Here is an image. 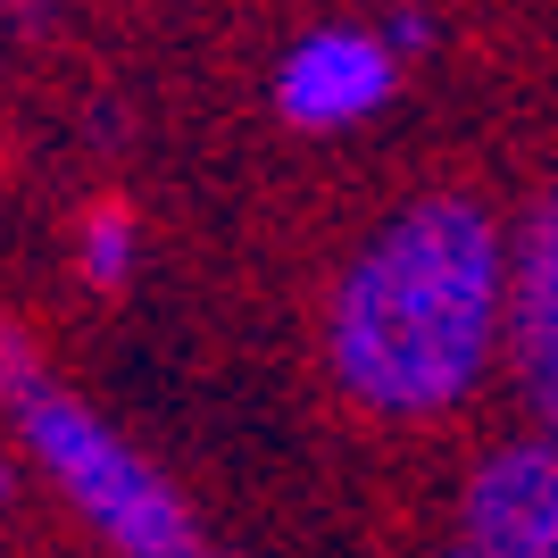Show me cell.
Instances as JSON below:
<instances>
[{
	"label": "cell",
	"instance_id": "3",
	"mask_svg": "<svg viewBox=\"0 0 558 558\" xmlns=\"http://www.w3.org/2000/svg\"><path fill=\"white\" fill-rule=\"evenodd\" d=\"M459 542L475 558H558V442H500L459 500Z\"/></svg>",
	"mask_w": 558,
	"mask_h": 558
},
{
	"label": "cell",
	"instance_id": "2",
	"mask_svg": "<svg viewBox=\"0 0 558 558\" xmlns=\"http://www.w3.org/2000/svg\"><path fill=\"white\" fill-rule=\"evenodd\" d=\"M0 400H9V417H17L34 466L68 492V509L84 517L117 558H201L192 509L175 500V484H167L125 434H109L75 392H59V384L34 367V375H17Z\"/></svg>",
	"mask_w": 558,
	"mask_h": 558
},
{
	"label": "cell",
	"instance_id": "1",
	"mask_svg": "<svg viewBox=\"0 0 558 558\" xmlns=\"http://www.w3.org/2000/svg\"><path fill=\"white\" fill-rule=\"evenodd\" d=\"M509 342V233L484 201L434 192L342 267L326 308V359L375 417H442L484 384Z\"/></svg>",
	"mask_w": 558,
	"mask_h": 558
},
{
	"label": "cell",
	"instance_id": "10",
	"mask_svg": "<svg viewBox=\"0 0 558 558\" xmlns=\"http://www.w3.org/2000/svg\"><path fill=\"white\" fill-rule=\"evenodd\" d=\"M0 509H9V466H0Z\"/></svg>",
	"mask_w": 558,
	"mask_h": 558
},
{
	"label": "cell",
	"instance_id": "4",
	"mask_svg": "<svg viewBox=\"0 0 558 558\" xmlns=\"http://www.w3.org/2000/svg\"><path fill=\"white\" fill-rule=\"evenodd\" d=\"M400 59L384 34H359V25H326L308 43L283 50L276 68V109L301 125V134H333V125H359L392 100Z\"/></svg>",
	"mask_w": 558,
	"mask_h": 558
},
{
	"label": "cell",
	"instance_id": "5",
	"mask_svg": "<svg viewBox=\"0 0 558 558\" xmlns=\"http://www.w3.org/2000/svg\"><path fill=\"white\" fill-rule=\"evenodd\" d=\"M509 359L517 392L534 400V425L558 442V192L525 217L509 251Z\"/></svg>",
	"mask_w": 558,
	"mask_h": 558
},
{
	"label": "cell",
	"instance_id": "7",
	"mask_svg": "<svg viewBox=\"0 0 558 558\" xmlns=\"http://www.w3.org/2000/svg\"><path fill=\"white\" fill-rule=\"evenodd\" d=\"M34 367H43V359H34V342H25V326H9V317H0V392H9L17 375H34Z\"/></svg>",
	"mask_w": 558,
	"mask_h": 558
},
{
	"label": "cell",
	"instance_id": "6",
	"mask_svg": "<svg viewBox=\"0 0 558 558\" xmlns=\"http://www.w3.org/2000/svg\"><path fill=\"white\" fill-rule=\"evenodd\" d=\"M134 251H142L134 209H125V201H93L84 226H75V258H84V276H93L100 292H117V283L134 276Z\"/></svg>",
	"mask_w": 558,
	"mask_h": 558
},
{
	"label": "cell",
	"instance_id": "8",
	"mask_svg": "<svg viewBox=\"0 0 558 558\" xmlns=\"http://www.w3.org/2000/svg\"><path fill=\"white\" fill-rule=\"evenodd\" d=\"M384 43H392V59H400V50H425V43H434V17H425V9H392Z\"/></svg>",
	"mask_w": 558,
	"mask_h": 558
},
{
	"label": "cell",
	"instance_id": "9",
	"mask_svg": "<svg viewBox=\"0 0 558 558\" xmlns=\"http://www.w3.org/2000/svg\"><path fill=\"white\" fill-rule=\"evenodd\" d=\"M442 558H475V550H466V542H450V550H442Z\"/></svg>",
	"mask_w": 558,
	"mask_h": 558
}]
</instances>
